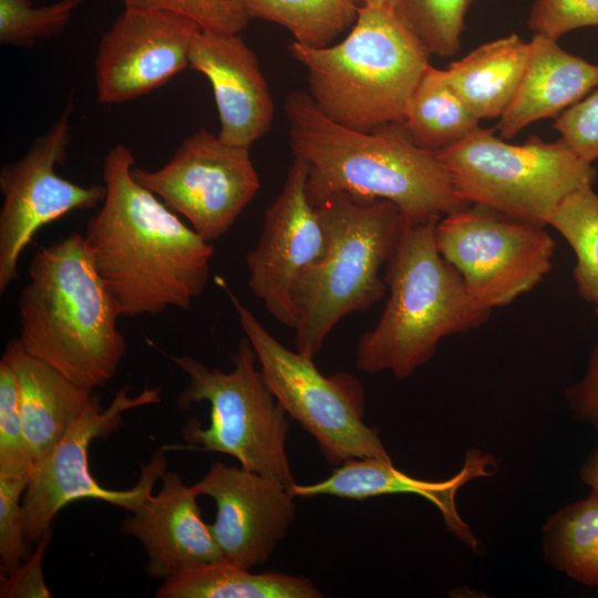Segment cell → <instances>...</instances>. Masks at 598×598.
<instances>
[{"label": "cell", "instance_id": "obj_14", "mask_svg": "<svg viewBox=\"0 0 598 598\" xmlns=\"http://www.w3.org/2000/svg\"><path fill=\"white\" fill-rule=\"evenodd\" d=\"M307 175L306 162L295 157L280 193L265 212L258 243L246 256L250 291L275 320L291 329L298 282L327 249L324 228L307 196Z\"/></svg>", "mask_w": 598, "mask_h": 598}, {"label": "cell", "instance_id": "obj_32", "mask_svg": "<svg viewBox=\"0 0 598 598\" xmlns=\"http://www.w3.org/2000/svg\"><path fill=\"white\" fill-rule=\"evenodd\" d=\"M29 478H0V569L14 571L27 558L22 497Z\"/></svg>", "mask_w": 598, "mask_h": 598}, {"label": "cell", "instance_id": "obj_21", "mask_svg": "<svg viewBox=\"0 0 598 598\" xmlns=\"http://www.w3.org/2000/svg\"><path fill=\"white\" fill-rule=\"evenodd\" d=\"M2 359L17 379L24 433L35 463L63 437L96 392L29 354L19 339L7 344Z\"/></svg>", "mask_w": 598, "mask_h": 598}, {"label": "cell", "instance_id": "obj_23", "mask_svg": "<svg viewBox=\"0 0 598 598\" xmlns=\"http://www.w3.org/2000/svg\"><path fill=\"white\" fill-rule=\"evenodd\" d=\"M315 584L302 576L252 573L217 560L167 578L155 591L157 598H322Z\"/></svg>", "mask_w": 598, "mask_h": 598}, {"label": "cell", "instance_id": "obj_29", "mask_svg": "<svg viewBox=\"0 0 598 598\" xmlns=\"http://www.w3.org/2000/svg\"><path fill=\"white\" fill-rule=\"evenodd\" d=\"M81 0H59L35 7L32 0H0V42L32 47L40 38L61 33Z\"/></svg>", "mask_w": 598, "mask_h": 598}, {"label": "cell", "instance_id": "obj_10", "mask_svg": "<svg viewBox=\"0 0 598 598\" xmlns=\"http://www.w3.org/2000/svg\"><path fill=\"white\" fill-rule=\"evenodd\" d=\"M159 402L161 388L145 386L135 396L123 388L106 408H102L95 393L63 437L34 463L22 497L27 543L37 544L51 528L56 514L73 501L99 499L132 512L153 494L155 484L167 470L164 450L156 451L146 464L141 465V476L128 489L101 486L90 473L87 453L94 439L106 437L123 425L124 412Z\"/></svg>", "mask_w": 598, "mask_h": 598}, {"label": "cell", "instance_id": "obj_12", "mask_svg": "<svg viewBox=\"0 0 598 598\" xmlns=\"http://www.w3.org/2000/svg\"><path fill=\"white\" fill-rule=\"evenodd\" d=\"M132 174L209 243L233 227L260 187L249 148L226 144L206 128L187 136L161 168L134 166Z\"/></svg>", "mask_w": 598, "mask_h": 598}, {"label": "cell", "instance_id": "obj_34", "mask_svg": "<svg viewBox=\"0 0 598 598\" xmlns=\"http://www.w3.org/2000/svg\"><path fill=\"white\" fill-rule=\"evenodd\" d=\"M554 127L576 154L594 163L598 158V84L559 114Z\"/></svg>", "mask_w": 598, "mask_h": 598}, {"label": "cell", "instance_id": "obj_16", "mask_svg": "<svg viewBox=\"0 0 598 598\" xmlns=\"http://www.w3.org/2000/svg\"><path fill=\"white\" fill-rule=\"evenodd\" d=\"M192 486L215 501L209 528L223 560L243 568L267 561L295 518L288 486L241 466L215 462Z\"/></svg>", "mask_w": 598, "mask_h": 598}, {"label": "cell", "instance_id": "obj_3", "mask_svg": "<svg viewBox=\"0 0 598 598\" xmlns=\"http://www.w3.org/2000/svg\"><path fill=\"white\" fill-rule=\"evenodd\" d=\"M18 301L24 350L75 384L110 382L125 353L122 316L99 275L83 235L72 233L40 249Z\"/></svg>", "mask_w": 598, "mask_h": 598}, {"label": "cell", "instance_id": "obj_26", "mask_svg": "<svg viewBox=\"0 0 598 598\" xmlns=\"http://www.w3.org/2000/svg\"><path fill=\"white\" fill-rule=\"evenodd\" d=\"M249 18H258L286 28L293 41L312 48L330 45L352 27L359 0H233Z\"/></svg>", "mask_w": 598, "mask_h": 598}, {"label": "cell", "instance_id": "obj_17", "mask_svg": "<svg viewBox=\"0 0 598 598\" xmlns=\"http://www.w3.org/2000/svg\"><path fill=\"white\" fill-rule=\"evenodd\" d=\"M189 68L212 85L223 142L249 148L270 130V89L255 52L237 33L199 29L192 40Z\"/></svg>", "mask_w": 598, "mask_h": 598}, {"label": "cell", "instance_id": "obj_7", "mask_svg": "<svg viewBox=\"0 0 598 598\" xmlns=\"http://www.w3.org/2000/svg\"><path fill=\"white\" fill-rule=\"evenodd\" d=\"M168 357L188 377L178 408L187 411L198 402L210 406L208 426L189 420L182 429L184 441L202 451L230 455L241 467L292 486L286 450L288 413L269 389L248 338H241L230 354L228 372L209 369L189 355Z\"/></svg>", "mask_w": 598, "mask_h": 598}, {"label": "cell", "instance_id": "obj_8", "mask_svg": "<svg viewBox=\"0 0 598 598\" xmlns=\"http://www.w3.org/2000/svg\"><path fill=\"white\" fill-rule=\"evenodd\" d=\"M437 155L468 204L543 227L564 198L592 186L597 176L592 163L561 138L529 136L523 144H509L483 127Z\"/></svg>", "mask_w": 598, "mask_h": 598}, {"label": "cell", "instance_id": "obj_24", "mask_svg": "<svg viewBox=\"0 0 598 598\" xmlns=\"http://www.w3.org/2000/svg\"><path fill=\"white\" fill-rule=\"evenodd\" d=\"M478 124L480 120L452 87L446 71L430 64L415 86L403 123L412 141L440 152L466 138Z\"/></svg>", "mask_w": 598, "mask_h": 598}, {"label": "cell", "instance_id": "obj_20", "mask_svg": "<svg viewBox=\"0 0 598 598\" xmlns=\"http://www.w3.org/2000/svg\"><path fill=\"white\" fill-rule=\"evenodd\" d=\"M518 90L496 128L512 138L527 125L557 117L598 84V65L564 51L557 40L534 34Z\"/></svg>", "mask_w": 598, "mask_h": 598}, {"label": "cell", "instance_id": "obj_39", "mask_svg": "<svg viewBox=\"0 0 598 598\" xmlns=\"http://www.w3.org/2000/svg\"><path fill=\"white\" fill-rule=\"evenodd\" d=\"M595 303H596V306H597L596 311H597V316H598V300H597Z\"/></svg>", "mask_w": 598, "mask_h": 598}, {"label": "cell", "instance_id": "obj_2", "mask_svg": "<svg viewBox=\"0 0 598 598\" xmlns=\"http://www.w3.org/2000/svg\"><path fill=\"white\" fill-rule=\"evenodd\" d=\"M283 105L292 153L308 166L306 192L313 206L336 193L385 199L406 223L417 224L471 205L456 192L437 152L416 145L403 124L349 128L302 91L288 93Z\"/></svg>", "mask_w": 598, "mask_h": 598}, {"label": "cell", "instance_id": "obj_37", "mask_svg": "<svg viewBox=\"0 0 598 598\" xmlns=\"http://www.w3.org/2000/svg\"><path fill=\"white\" fill-rule=\"evenodd\" d=\"M581 480L598 491V447L588 456L581 468Z\"/></svg>", "mask_w": 598, "mask_h": 598}, {"label": "cell", "instance_id": "obj_25", "mask_svg": "<svg viewBox=\"0 0 598 598\" xmlns=\"http://www.w3.org/2000/svg\"><path fill=\"white\" fill-rule=\"evenodd\" d=\"M544 559L574 580L598 587V491L551 515L543 527Z\"/></svg>", "mask_w": 598, "mask_h": 598}, {"label": "cell", "instance_id": "obj_22", "mask_svg": "<svg viewBox=\"0 0 598 598\" xmlns=\"http://www.w3.org/2000/svg\"><path fill=\"white\" fill-rule=\"evenodd\" d=\"M529 52L530 43L512 33L451 62L446 75L480 121L501 117L518 90Z\"/></svg>", "mask_w": 598, "mask_h": 598}, {"label": "cell", "instance_id": "obj_6", "mask_svg": "<svg viewBox=\"0 0 598 598\" xmlns=\"http://www.w3.org/2000/svg\"><path fill=\"white\" fill-rule=\"evenodd\" d=\"M327 235L324 255L308 268L295 292L296 351L315 358L344 317L370 309L388 289L380 272L405 220L385 199L336 193L315 206Z\"/></svg>", "mask_w": 598, "mask_h": 598}, {"label": "cell", "instance_id": "obj_4", "mask_svg": "<svg viewBox=\"0 0 598 598\" xmlns=\"http://www.w3.org/2000/svg\"><path fill=\"white\" fill-rule=\"evenodd\" d=\"M311 100L332 121L358 131L403 124L430 53L396 6H360L339 43L312 48L292 41Z\"/></svg>", "mask_w": 598, "mask_h": 598}, {"label": "cell", "instance_id": "obj_28", "mask_svg": "<svg viewBox=\"0 0 598 598\" xmlns=\"http://www.w3.org/2000/svg\"><path fill=\"white\" fill-rule=\"evenodd\" d=\"M472 0H398V9L427 52L452 58L461 49L464 17Z\"/></svg>", "mask_w": 598, "mask_h": 598}, {"label": "cell", "instance_id": "obj_19", "mask_svg": "<svg viewBox=\"0 0 598 598\" xmlns=\"http://www.w3.org/2000/svg\"><path fill=\"white\" fill-rule=\"evenodd\" d=\"M496 462L489 453L472 448L466 452L462 468L443 481H426L408 475L392 461L354 458L333 468L323 481L310 485L293 484L295 497L334 496L362 501L390 494H415L432 503L441 513L446 529L471 550L478 553L480 543L460 516L455 497L460 488L478 477L493 476Z\"/></svg>", "mask_w": 598, "mask_h": 598}, {"label": "cell", "instance_id": "obj_13", "mask_svg": "<svg viewBox=\"0 0 598 598\" xmlns=\"http://www.w3.org/2000/svg\"><path fill=\"white\" fill-rule=\"evenodd\" d=\"M70 95L50 128L38 136L19 159L0 171V292L16 280L19 258L43 226L73 210L95 208L105 197V185L82 186L61 177L71 143Z\"/></svg>", "mask_w": 598, "mask_h": 598}, {"label": "cell", "instance_id": "obj_33", "mask_svg": "<svg viewBox=\"0 0 598 598\" xmlns=\"http://www.w3.org/2000/svg\"><path fill=\"white\" fill-rule=\"evenodd\" d=\"M527 25L534 34L558 40L573 30L598 25V0H536Z\"/></svg>", "mask_w": 598, "mask_h": 598}, {"label": "cell", "instance_id": "obj_38", "mask_svg": "<svg viewBox=\"0 0 598 598\" xmlns=\"http://www.w3.org/2000/svg\"><path fill=\"white\" fill-rule=\"evenodd\" d=\"M361 6H396L398 0H359Z\"/></svg>", "mask_w": 598, "mask_h": 598}, {"label": "cell", "instance_id": "obj_36", "mask_svg": "<svg viewBox=\"0 0 598 598\" xmlns=\"http://www.w3.org/2000/svg\"><path fill=\"white\" fill-rule=\"evenodd\" d=\"M574 415L598 432V346L592 350L584 377L565 391Z\"/></svg>", "mask_w": 598, "mask_h": 598}, {"label": "cell", "instance_id": "obj_1", "mask_svg": "<svg viewBox=\"0 0 598 598\" xmlns=\"http://www.w3.org/2000/svg\"><path fill=\"white\" fill-rule=\"evenodd\" d=\"M134 166L125 144L109 150L105 197L84 240L122 316L190 309L207 286L214 247L135 181Z\"/></svg>", "mask_w": 598, "mask_h": 598}, {"label": "cell", "instance_id": "obj_15", "mask_svg": "<svg viewBox=\"0 0 598 598\" xmlns=\"http://www.w3.org/2000/svg\"><path fill=\"white\" fill-rule=\"evenodd\" d=\"M195 21L172 12L124 9L102 34L94 59L99 103H123L189 66Z\"/></svg>", "mask_w": 598, "mask_h": 598}, {"label": "cell", "instance_id": "obj_35", "mask_svg": "<svg viewBox=\"0 0 598 598\" xmlns=\"http://www.w3.org/2000/svg\"><path fill=\"white\" fill-rule=\"evenodd\" d=\"M52 529L45 532L37 543V548L14 571L1 576V598H48L51 591L45 585L42 571L43 555L50 544Z\"/></svg>", "mask_w": 598, "mask_h": 598}, {"label": "cell", "instance_id": "obj_31", "mask_svg": "<svg viewBox=\"0 0 598 598\" xmlns=\"http://www.w3.org/2000/svg\"><path fill=\"white\" fill-rule=\"evenodd\" d=\"M125 9L166 11L184 16L205 30L239 33L249 16L233 0H123Z\"/></svg>", "mask_w": 598, "mask_h": 598}, {"label": "cell", "instance_id": "obj_27", "mask_svg": "<svg viewBox=\"0 0 598 598\" xmlns=\"http://www.w3.org/2000/svg\"><path fill=\"white\" fill-rule=\"evenodd\" d=\"M548 225L570 245L576 256L574 278L581 297L598 300V194L592 186L564 198L551 212Z\"/></svg>", "mask_w": 598, "mask_h": 598}, {"label": "cell", "instance_id": "obj_11", "mask_svg": "<svg viewBox=\"0 0 598 598\" xmlns=\"http://www.w3.org/2000/svg\"><path fill=\"white\" fill-rule=\"evenodd\" d=\"M435 240L472 299L491 311L538 285L550 270L555 251L545 227L481 205L440 218Z\"/></svg>", "mask_w": 598, "mask_h": 598}, {"label": "cell", "instance_id": "obj_30", "mask_svg": "<svg viewBox=\"0 0 598 598\" xmlns=\"http://www.w3.org/2000/svg\"><path fill=\"white\" fill-rule=\"evenodd\" d=\"M34 458L30 451L20 411L16 375L0 361V478H30Z\"/></svg>", "mask_w": 598, "mask_h": 598}, {"label": "cell", "instance_id": "obj_18", "mask_svg": "<svg viewBox=\"0 0 598 598\" xmlns=\"http://www.w3.org/2000/svg\"><path fill=\"white\" fill-rule=\"evenodd\" d=\"M155 495H150L121 524L122 534L143 546L148 577L167 579L223 556L202 518L197 493L177 472L166 471Z\"/></svg>", "mask_w": 598, "mask_h": 598}, {"label": "cell", "instance_id": "obj_5", "mask_svg": "<svg viewBox=\"0 0 598 598\" xmlns=\"http://www.w3.org/2000/svg\"><path fill=\"white\" fill-rule=\"evenodd\" d=\"M441 216L404 223L384 267L389 299L375 326L358 340L355 367L365 373L411 377L445 337L483 324L491 310L470 296L458 271L441 255L435 228Z\"/></svg>", "mask_w": 598, "mask_h": 598}, {"label": "cell", "instance_id": "obj_9", "mask_svg": "<svg viewBox=\"0 0 598 598\" xmlns=\"http://www.w3.org/2000/svg\"><path fill=\"white\" fill-rule=\"evenodd\" d=\"M215 280L228 296L272 394L316 440L323 458L334 467L354 458L391 461L379 431L363 421L365 396L360 380L348 372L323 375L313 358L280 343L223 278Z\"/></svg>", "mask_w": 598, "mask_h": 598}]
</instances>
